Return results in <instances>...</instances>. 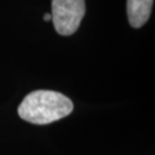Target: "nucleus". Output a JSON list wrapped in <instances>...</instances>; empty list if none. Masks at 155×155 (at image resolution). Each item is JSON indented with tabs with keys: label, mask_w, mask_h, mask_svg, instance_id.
Instances as JSON below:
<instances>
[{
	"label": "nucleus",
	"mask_w": 155,
	"mask_h": 155,
	"mask_svg": "<svg viewBox=\"0 0 155 155\" xmlns=\"http://www.w3.org/2000/svg\"><path fill=\"white\" fill-rule=\"evenodd\" d=\"M72 109L71 100L62 93L38 90L23 99L18 107V115L27 122L44 125L68 116Z\"/></svg>",
	"instance_id": "obj_1"
},
{
	"label": "nucleus",
	"mask_w": 155,
	"mask_h": 155,
	"mask_svg": "<svg viewBox=\"0 0 155 155\" xmlns=\"http://www.w3.org/2000/svg\"><path fill=\"white\" fill-rule=\"evenodd\" d=\"M85 15V0H52V21L56 32L70 36L79 28Z\"/></svg>",
	"instance_id": "obj_2"
},
{
	"label": "nucleus",
	"mask_w": 155,
	"mask_h": 155,
	"mask_svg": "<svg viewBox=\"0 0 155 155\" xmlns=\"http://www.w3.org/2000/svg\"><path fill=\"white\" fill-rule=\"evenodd\" d=\"M154 0H127V13L132 28H141L148 21Z\"/></svg>",
	"instance_id": "obj_3"
},
{
	"label": "nucleus",
	"mask_w": 155,
	"mask_h": 155,
	"mask_svg": "<svg viewBox=\"0 0 155 155\" xmlns=\"http://www.w3.org/2000/svg\"><path fill=\"white\" fill-rule=\"evenodd\" d=\"M44 20H45V21H51V20H52V16H51L50 13H46V14H45Z\"/></svg>",
	"instance_id": "obj_4"
}]
</instances>
